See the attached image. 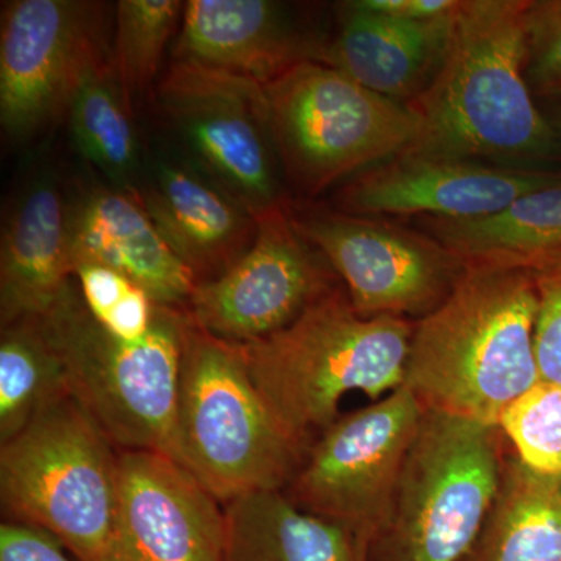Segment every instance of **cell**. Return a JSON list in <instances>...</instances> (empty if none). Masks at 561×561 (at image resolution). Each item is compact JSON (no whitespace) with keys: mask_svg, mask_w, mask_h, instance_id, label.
Instances as JSON below:
<instances>
[{"mask_svg":"<svg viewBox=\"0 0 561 561\" xmlns=\"http://www.w3.org/2000/svg\"><path fill=\"white\" fill-rule=\"evenodd\" d=\"M527 9L529 0H460L437 76L405 103L420 121L408 151L529 169L560 157L526 80Z\"/></svg>","mask_w":561,"mask_h":561,"instance_id":"cell-1","label":"cell"},{"mask_svg":"<svg viewBox=\"0 0 561 561\" xmlns=\"http://www.w3.org/2000/svg\"><path fill=\"white\" fill-rule=\"evenodd\" d=\"M534 273L465 268L448 297L415 323L404 386L426 411L497 426L540 381Z\"/></svg>","mask_w":561,"mask_h":561,"instance_id":"cell-2","label":"cell"},{"mask_svg":"<svg viewBox=\"0 0 561 561\" xmlns=\"http://www.w3.org/2000/svg\"><path fill=\"white\" fill-rule=\"evenodd\" d=\"M413 331L401 317L359 316L334 287L289 327L241 350L273 416L309 449L351 391L378 401L404 386Z\"/></svg>","mask_w":561,"mask_h":561,"instance_id":"cell-3","label":"cell"},{"mask_svg":"<svg viewBox=\"0 0 561 561\" xmlns=\"http://www.w3.org/2000/svg\"><path fill=\"white\" fill-rule=\"evenodd\" d=\"M308 448L276 421L241 346L191 320L184 337L168 456L221 502L284 491Z\"/></svg>","mask_w":561,"mask_h":561,"instance_id":"cell-4","label":"cell"},{"mask_svg":"<svg viewBox=\"0 0 561 561\" xmlns=\"http://www.w3.org/2000/svg\"><path fill=\"white\" fill-rule=\"evenodd\" d=\"M65 365L70 393L90 411L119 451L168 454L190 313L158 305L139 341L113 337L69 284L36 317Z\"/></svg>","mask_w":561,"mask_h":561,"instance_id":"cell-5","label":"cell"},{"mask_svg":"<svg viewBox=\"0 0 561 561\" xmlns=\"http://www.w3.org/2000/svg\"><path fill=\"white\" fill-rule=\"evenodd\" d=\"M119 449L72 394L0 445L10 522L49 531L80 561H103L113 534Z\"/></svg>","mask_w":561,"mask_h":561,"instance_id":"cell-6","label":"cell"},{"mask_svg":"<svg viewBox=\"0 0 561 561\" xmlns=\"http://www.w3.org/2000/svg\"><path fill=\"white\" fill-rule=\"evenodd\" d=\"M500 427L424 412L389 522L371 542L378 561H465L500 489Z\"/></svg>","mask_w":561,"mask_h":561,"instance_id":"cell-7","label":"cell"},{"mask_svg":"<svg viewBox=\"0 0 561 561\" xmlns=\"http://www.w3.org/2000/svg\"><path fill=\"white\" fill-rule=\"evenodd\" d=\"M264 88L273 144L287 175L311 197L420 138L419 117L405 103L323 62H301Z\"/></svg>","mask_w":561,"mask_h":561,"instance_id":"cell-8","label":"cell"},{"mask_svg":"<svg viewBox=\"0 0 561 561\" xmlns=\"http://www.w3.org/2000/svg\"><path fill=\"white\" fill-rule=\"evenodd\" d=\"M426 409L408 387L339 416L309 446L284 493L298 508L371 542L389 522Z\"/></svg>","mask_w":561,"mask_h":561,"instance_id":"cell-9","label":"cell"},{"mask_svg":"<svg viewBox=\"0 0 561 561\" xmlns=\"http://www.w3.org/2000/svg\"><path fill=\"white\" fill-rule=\"evenodd\" d=\"M158 99L217 186L251 216L283 202L273 168L264 84L175 61L158 88Z\"/></svg>","mask_w":561,"mask_h":561,"instance_id":"cell-10","label":"cell"},{"mask_svg":"<svg viewBox=\"0 0 561 561\" xmlns=\"http://www.w3.org/2000/svg\"><path fill=\"white\" fill-rule=\"evenodd\" d=\"M250 249L219 278L197 284L186 311L232 345L271 337L334 289L324 257L295 228L284 203L254 213Z\"/></svg>","mask_w":561,"mask_h":561,"instance_id":"cell-11","label":"cell"},{"mask_svg":"<svg viewBox=\"0 0 561 561\" xmlns=\"http://www.w3.org/2000/svg\"><path fill=\"white\" fill-rule=\"evenodd\" d=\"M295 228L346 284L367 319L424 316L445 301L465 268L440 242L350 214L290 213Z\"/></svg>","mask_w":561,"mask_h":561,"instance_id":"cell-12","label":"cell"},{"mask_svg":"<svg viewBox=\"0 0 561 561\" xmlns=\"http://www.w3.org/2000/svg\"><path fill=\"white\" fill-rule=\"evenodd\" d=\"M101 3L14 0L0 31V122L11 139L38 135L62 113L81 77L108 57Z\"/></svg>","mask_w":561,"mask_h":561,"instance_id":"cell-13","label":"cell"},{"mask_svg":"<svg viewBox=\"0 0 561 561\" xmlns=\"http://www.w3.org/2000/svg\"><path fill=\"white\" fill-rule=\"evenodd\" d=\"M225 505L160 451H121L113 534L103 561H221Z\"/></svg>","mask_w":561,"mask_h":561,"instance_id":"cell-14","label":"cell"},{"mask_svg":"<svg viewBox=\"0 0 561 561\" xmlns=\"http://www.w3.org/2000/svg\"><path fill=\"white\" fill-rule=\"evenodd\" d=\"M556 184L561 172L404 151L354 175L335 203L350 216L478 219Z\"/></svg>","mask_w":561,"mask_h":561,"instance_id":"cell-15","label":"cell"},{"mask_svg":"<svg viewBox=\"0 0 561 561\" xmlns=\"http://www.w3.org/2000/svg\"><path fill=\"white\" fill-rule=\"evenodd\" d=\"M324 47L298 27L283 3L191 0L184 3L175 58L268 84L301 62H321Z\"/></svg>","mask_w":561,"mask_h":561,"instance_id":"cell-16","label":"cell"},{"mask_svg":"<svg viewBox=\"0 0 561 561\" xmlns=\"http://www.w3.org/2000/svg\"><path fill=\"white\" fill-rule=\"evenodd\" d=\"M70 256L127 276L157 305L186 309L197 279L165 243L144 208L139 191L98 187L68 208Z\"/></svg>","mask_w":561,"mask_h":561,"instance_id":"cell-17","label":"cell"},{"mask_svg":"<svg viewBox=\"0 0 561 561\" xmlns=\"http://www.w3.org/2000/svg\"><path fill=\"white\" fill-rule=\"evenodd\" d=\"M139 197L162 239L198 284L219 278L256 234L249 210L183 165L158 164Z\"/></svg>","mask_w":561,"mask_h":561,"instance_id":"cell-18","label":"cell"},{"mask_svg":"<svg viewBox=\"0 0 561 561\" xmlns=\"http://www.w3.org/2000/svg\"><path fill=\"white\" fill-rule=\"evenodd\" d=\"M454 11L437 20L415 21L342 3L339 32L327 43L321 62L376 94L409 103L430 87L440 69Z\"/></svg>","mask_w":561,"mask_h":561,"instance_id":"cell-19","label":"cell"},{"mask_svg":"<svg viewBox=\"0 0 561 561\" xmlns=\"http://www.w3.org/2000/svg\"><path fill=\"white\" fill-rule=\"evenodd\" d=\"M72 278L68 208L57 187L36 184L13 210L2 234V328L49 311Z\"/></svg>","mask_w":561,"mask_h":561,"instance_id":"cell-20","label":"cell"},{"mask_svg":"<svg viewBox=\"0 0 561 561\" xmlns=\"http://www.w3.org/2000/svg\"><path fill=\"white\" fill-rule=\"evenodd\" d=\"M424 230L463 268L540 273L561 264V184L478 219L423 217Z\"/></svg>","mask_w":561,"mask_h":561,"instance_id":"cell-21","label":"cell"},{"mask_svg":"<svg viewBox=\"0 0 561 561\" xmlns=\"http://www.w3.org/2000/svg\"><path fill=\"white\" fill-rule=\"evenodd\" d=\"M221 561H353L354 537L301 511L284 491H256L225 504Z\"/></svg>","mask_w":561,"mask_h":561,"instance_id":"cell-22","label":"cell"},{"mask_svg":"<svg viewBox=\"0 0 561 561\" xmlns=\"http://www.w3.org/2000/svg\"><path fill=\"white\" fill-rule=\"evenodd\" d=\"M465 561H561V474L505 457L496 497Z\"/></svg>","mask_w":561,"mask_h":561,"instance_id":"cell-23","label":"cell"},{"mask_svg":"<svg viewBox=\"0 0 561 561\" xmlns=\"http://www.w3.org/2000/svg\"><path fill=\"white\" fill-rule=\"evenodd\" d=\"M68 114L80 153L117 187H131L138 168V142L131 106L125 101L111 58L95 61L81 77Z\"/></svg>","mask_w":561,"mask_h":561,"instance_id":"cell-24","label":"cell"},{"mask_svg":"<svg viewBox=\"0 0 561 561\" xmlns=\"http://www.w3.org/2000/svg\"><path fill=\"white\" fill-rule=\"evenodd\" d=\"M70 393L68 375L39 320L2 328L0 337V445L38 413Z\"/></svg>","mask_w":561,"mask_h":561,"instance_id":"cell-25","label":"cell"},{"mask_svg":"<svg viewBox=\"0 0 561 561\" xmlns=\"http://www.w3.org/2000/svg\"><path fill=\"white\" fill-rule=\"evenodd\" d=\"M183 11L184 3L179 0H121L117 3L111 65L128 105L153 84Z\"/></svg>","mask_w":561,"mask_h":561,"instance_id":"cell-26","label":"cell"},{"mask_svg":"<svg viewBox=\"0 0 561 561\" xmlns=\"http://www.w3.org/2000/svg\"><path fill=\"white\" fill-rule=\"evenodd\" d=\"M505 442L530 470L561 474V386L538 381L497 419Z\"/></svg>","mask_w":561,"mask_h":561,"instance_id":"cell-27","label":"cell"},{"mask_svg":"<svg viewBox=\"0 0 561 561\" xmlns=\"http://www.w3.org/2000/svg\"><path fill=\"white\" fill-rule=\"evenodd\" d=\"M526 24L527 83L551 95L561 87V0H529Z\"/></svg>","mask_w":561,"mask_h":561,"instance_id":"cell-28","label":"cell"},{"mask_svg":"<svg viewBox=\"0 0 561 561\" xmlns=\"http://www.w3.org/2000/svg\"><path fill=\"white\" fill-rule=\"evenodd\" d=\"M538 294L535 357L540 381L561 386V264L534 273Z\"/></svg>","mask_w":561,"mask_h":561,"instance_id":"cell-29","label":"cell"},{"mask_svg":"<svg viewBox=\"0 0 561 561\" xmlns=\"http://www.w3.org/2000/svg\"><path fill=\"white\" fill-rule=\"evenodd\" d=\"M73 278L79 280L81 300L95 321H102L131 294L138 284L101 264H77Z\"/></svg>","mask_w":561,"mask_h":561,"instance_id":"cell-30","label":"cell"},{"mask_svg":"<svg viewBox=\"0 0 561 561\" xmlns=\"http://www.w3.org/2000/svg\"><path fill=\"white\" fill-rule=\"evenodd\" d=\"M0 561H69L65 546L49 531L31 524L7 522L0 526Z\"/></svg>","mask_w":561,"mask_h":561,"instance_id":"cell-31","label":"cell"},{"mask_svg":"<svg viewBox=\"0 0 561 561\" xmlns=\"http://www.w3.org/2000/svg\"><path fill=\"white\" fill-rule=\"evenodd\" d=\"M460 0H354L353 9L402 20H437L448 16L459 7Z\"/></svg>","mask_w":561,"mask_h":561,"instance_id":"cell-32","label":"cell"},{"mask_svg":"<svg viewBox=\"0 0 561 561\" xmlns=\"http://www.w3.org/2000/svg\"><path fill=\"white\" fill-rule=\"evenodd\" d=\"M368 559H370V542L354 538L353 561H368Z\"/></svg>","mask_w":561,"mask_h":561,"instance_id":"cell-33","label":"cell"},{"mask_svg":"<svg viewBox=\"0 0 561 561\" xmlns=\"http://www.w3.org/2000/svg\"><path fill=\"white\" fill-rule=\"evenodd\" d=\"M551 122L553 128H556L557 133H559L561 138V105L559 106V110H557L556 116H553V119Z\"/></svg>","mask_w":561,"mask_h":561,"instance_id":"cell-34","label":"cell"},{"mask_svg":"<svg viewBox=\"0 0 561 561\" xmlns=\"http://www.w3.org/2000/svg\"><path fill=\"white\" fill-rule=\"evenodd\" d=\"M551 98L561 99V87L557 88V90L552 92Z\"/></svg>","mask_w":561,"mask_h":561,"instance_id":"cell-35","label":"cell"}]
</instances>
